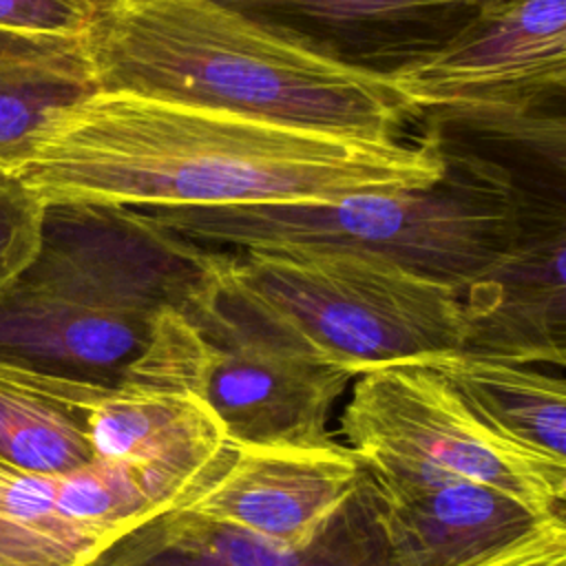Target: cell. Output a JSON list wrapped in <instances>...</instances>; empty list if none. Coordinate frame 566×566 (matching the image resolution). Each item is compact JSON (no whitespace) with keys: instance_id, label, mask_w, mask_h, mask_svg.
I'll list each match as a JSON object with an SVG mask.
<instances>
[{"instance_id":"obj_1","label":"cell","mask_w":566,"mask_h":566,"mask_svg":"<svg viewBox=\"0 0 566 566\" xmlns=\"http://www.w3.org/2000/svg\"><path fill=\"white\" fill-rule=\"evenodd\" d=\"M442 170L440 153L422 135L413 144L334 137L97 91L57 111L7 172L42 201L217 208L409 190Z\"/></svg>"},{"instance_id":"obj_2","label":"cell","mask_w":566,"mask_h":566,"mask_svg":"<svg viewBox=\"0 0 566 566\" xmlns=\"http://www.w3.org/2000/svg\"><path fill=\"white\" fill-rule=\"evenodd\" d=\"M84 42L99 91L371 142H398L418 115L389 77L314 55L210 0H117Z\"/></svg>"},{"instance_id":"obj_3","label":"cell","mask_w":566,"mask_h":566,"mask_svg":"<svg viewBox=\"0 0 566 566\" xmlns=\"http://www.w3.org/2000/svg\"><path fill=\"white\" fill-rule=\"evenodd\" d=\"M210 252L130 206L44 201L38 252L0 294V365L119 385L161 316L199 287Z\"/></svg>"},{"instance_id":"obj_4","label":"cell","mask_w":566,"mask_h":566,"mask_svg":"<svg viewBox=\"0 0 566 566\" xmlns=\"http://www.w3.org/2000/svg\"><path fill=\"white\" fill-rule=\"evenodd\" d=\"M433 148L444 170L422 188L358 192L334 201L137 210L208 248L349 252L460 290L513 248L524 195L495 164Z\"/></svg>"},{"instance_id":"obj_5","label":"cell","mask_w":566,"mask_h":566,"mask_svg":"<svg viewBox=\"0 0 566 566\" xmlns=\"http://www.w3.org/2000/svg\"><path fill=\"white\" fill-rule=\"evenodd\" d=\"M219 250L226 285L272 334L354 376L458 352V290L389 261L325 250Z\"/></svg>"},{"instance_id":"obj_6","label":"cell","mask_w":566,"mask_h":566,"mask_svg":"<svg viewBox=\"0 0 566 566\" xmlns=\"http://www.w3.org/2000/svg\"><path fill=\"white\" fill-rule=\"evenodd\" d=\"M340 433L365 464L458 478L564 513L566 464L486 424L431 367L394 363L356 376Z\"/></svg>"},{"instance_id":"obj_7","label":"cell","mask_w":566,"mask_h":566,"mask_svg":"<svg viewBox=\"0 0 566 566\" xmlns=\"http://www.w3.org/2000/svg\"><path fill=\"white\" fill-rule=\"evenodd\" d=\"M416 113L566 102V0H489L442 51L391 77Z\"/></svg>"},{"instance_id":"obj_8","label":"cell","mask_w":566,"mask_h":566,"mask_svg":"<svg viewBox=\"0 0 566 566\" xmlns=\"http://www.w3.org/2000/svg\"><path fill=\"white\" fill-rule=\"evenodd\" d=\"M566 201L524 197L513 248L458 290L460 352L517 365L566 363Z\"/></svg>"},{"instance_id":"obj_9","label":"cell","mask_w":566,"mask_h":566,"mask_svg":"<svg viewBox=\"0 0 566 566\" xmlns=\"http://www.w3.org/2000/svg\"><path fill=\"white\" fill-rule=\"evenodd\" d=\"M95 460L133 471L159 504H184L228 464L232 442L212 411L188 389L126 374L86 411Z\"/></svg>"},{"instance_id":"obj_10","label":"cell","mask_w":566,"mask_h":566,"mask_svg":"<svg viewBox=\"0 0 566 566\" xmlns=\"http://www.w3.org/2000/svg\"><path fill=\"white\" fill-rule=\"evenodd\" d=\"M345 444L232 447L226 469L179 504L212 522L285 548L314 544L365 482Z\"/></svg>"},{"instance_id":"obj_11","label":"cell","mask_w":566,"mask_h":566,"mask_svg":"<svg viewBox=\"0 0 566 566\" xmlns=\"http://www.w3.org/2000/svg\"><path fill=\"white\" fill-rule=\"evenodd\" d=\"M314 55L380 77L418 66L489 0H210Z\"/></svg>"},{"instance_id":"obj_12","label":"cell","mask_w":566,"mask_h":566,"mask_svg":"<svg viewBox=\"0 0 566 566\" xmlns=\"http://www.w3.org/2000/svg\"><path fill=\"white\" fill-rule=\"evenodd\" d=\"M367 471V469H365ZM75 566H396L374 513L367 475L325 533L285 548L179 504L157 506L99 542Z\"/></svg>"},{"instance_id":"obj_13","label":"cell","mask_w":566,"mask_h":566,"mask_svg":"<svg viewBox=\"0 0 566 566\" xmlns=\"http://www.w3.org/2000/svg\"><path fill=\"white\" fill-rule=\"evenodd\" d=\"M365 469L376 522L396 566H455L544 517L484 484L396 467Z\"/></svg>"},{"instance_id":"obj_14","label":"cell","mask_w":566,"mask_h":566,"mask_svg":"<svg viewBox=\"0 0 566 566\" xmlns=\"http://www.w3.org/2000/svg\"><path fill=\"white\" fill-rule=\"evenodd\" d=\"M97 91L84 33L0 27V170L24 157L57 111Z\"/></svg>"},{"instance_id":"obj_15","label":"cell","mask_w":566,"mask_h":566,"mask_svg":"<svg viewBox=\"0 0 566 566\" xmlns=\"http://www.w3.org/2000/svg\"><path fill=\"white\" fill-rule=\"evenodd\" d=\"M422 135L502 168L524 197L566 201V113L429 108Z\"/></svg>"},{"instance_id":"obj_16","label":"cell","mask_w":566,"mask_h":566,"mask_svg":"<svg viewBox=\"0 0 566 566\" xmlns=\"http://www.w3.org/2000/svg\"><path fill=\"white\" fill-rule=\"evenodd\" d=\"M422 365L438 371L495 431L566 464V385L559 374L460 349Z\"/></svg>"},{"instance_id":"obj_17","label":"cell","mask_w":566,"mask_h":566,"mask_svg":"<svg viewBox=\"0 0 566 566\" xmlns=\"http://www.w3.org/2000/svg\"><path fill=\"white\" fill-rule=\"evenodd\" d=\"M99 389L0 365V460L49 475L95 460L86 411Z\"/></svg>"},{"instance_id":"obj_18","label":"cell","mask_w":566,"mask_h":566,"mask_svg":"<svg viewBox=\"0 0 566 566\" xmlns=\"http://www.w3.org/2000/svg\"><path fill=\"white\" fill-rule=\"evenodd\" d=\"M0 515L93 551L99 539L75 528L57 509V473H33L0 460Z\"/></svg>"},{"instance_id":"obj_19","label":"cell","mask_w":566,"mask_h":566,"mask_svg":"<svg viewBox=\"0 0 566 566\" xmlns=\"http://www.w3.org/2000/svg\"><path fill=\"white\" fill-rule=\"evenodd\" d=\"M44 201L18 177L0 170V294L38 252Z\"/></svg>"},{"instance_id":"obj_20","label":"cell","mask_w":566,"mask_h":566,"mask_svg":"<svg viewBox=\"0 0 566 566\" xmlns=\"http://www.w3.org/2000/svg\"><path fill=\"white\" fill-rule=\"evenodd\" d=\"M117 0H0V27L86 33Z\"/></svg>"},{"instance_id":"obj_21","label":"cell","mask_w":566,"mask_h":566,"mask_svg":"<svg viewBox=\"0 0 566 566\" xmlns=\"http://www.w3.org/2000/svg\"><path fill=\"white\" fill-rule=\"evenodd\" d=\"M455 566H566L564 513L544 515L524 533Z\"/></svg>"},{"instance_id":"obj_22","label":"cell","mask_w":566,"mask_h":566,"mask_svg":"<svg viewBox=\"0 0 566 566\" xmlns=\"http://www.w3.org/2000/svg\"><path fill=\"white\" fill-rule=\"evenodd\" d=\"M91 551L0 515V566H75Z\"/></svg>"}]
</instances>
